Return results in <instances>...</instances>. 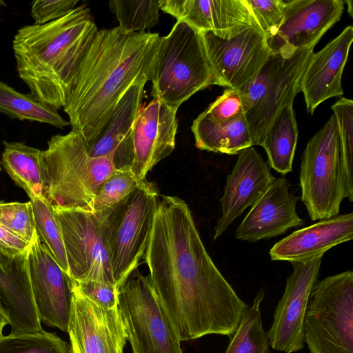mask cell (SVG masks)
<instances>
[{
  "label": "cell",
  "instance_id": "obj_34",
  "mask_svg": "<svg viewBox=\"0 0 353 353\" xmlns=\"http://www.w3.org/2000/svg\"><path fill=\"white\" fill-rule=\"evenodd\" d=\"M130 168L117 169L101 185L92 204V212L97 213L117 204L139 185Z\"/></svg>",
  "mask_w": 353,
  "mask_h": 353
},
{
  "label": "cell",
  "instance_id": "obj_40",
  "mask_svg": "<svg viewBox=\"0 0 353 353\" xmlns=\"http://www.w3.org/2000/svg\"><path fill=\"white\" fill-rule=\"evenodd\" d=\"M29 243L0 225V256L14 259L28 251Z\"/></svg>",
  "mask_w": 353,
  "mask_h": 353
},
{
  "label": "cell",
  "instance_id": "obj_12",
  "mask_svg": "<svg viewBox=\"0 0 353 353\" xmlns=\"http://www.w3.org/2000/svg\"><path fill=\"white\" fill-rule=\"evenodd\" d=\"M201 32L213 85L238 90L257 74L271 53L266 36L256 26L225 38Z\"/></svg>",
  "mask_w": 353,
  "mask_h": 353
},
{
  "label": "cell",
  "instance_id": "obj_27",
  "mask_svg": "<svg viewBox=\"0 0 353 353\" xmlns=\"http://www.w3.org/2000/svg\"><path fill=\"white\" fill-rule=\"evenodd\" d=\"M1 164L12 181L30 197H43L41 150L21 142L3 141Z\"/></svg>",
  "mask_w": 353,
  "mask_h": 353
},
{
  "label": "cell",
  "instance_id": "obj_24",
  "mask_svg": "<svg viewBox=\"0 0 353 353\" xmlns=\"http://www.w3.org/2000/svg\"><path fill=\"white\" fill-rule=\"evenodd\" d=\"M28 253V250L14 259L0 260V301L13 333L43 330L30 281Z\"/></svg>",
  "mask_w": 353,
  "mask_h": 353
},
{
  "label": "cell",
  "instance_id": "obj_14",
  "mask_svg": "<svg viewBox=\"0 0 353 353\" xmlns=\"http://www.w3.org/2000/svg\"><path fill=\"white\" fill-rule=\"evenodd\" d=\"M28 263L33 298L41 322L67 332L72 279L41 243L36 230L29 243Z\"/></svg>",
  "mask_w": 353,
  "mask_h": 353
},
{
  "label": "cell",
  "instance_id": "obj_8",
  "mask_svg": "<svg viewBox=\"0 0 353 353\" xmlns=\"http://www.w3.org/2000/svg\"><path fill=\"white\" fill-rule=\"evenodd\" d=\"M301 160V199L310 219L339 215L342 201L347 198V189L338 124L333 114L309 140Z\"/></svg>",
  "mask_w": 353,
  "mask_h": 353
},
{
  "label": "cell",
  "instance_id": "obj_25",
  "mask_svg": "<svg viewBox=\"0 0 353 353\" xmlns=\"http://www.w3.org/2000/svg\"><path fill=\"white\" fill-rule=\"evenodd\" d=\"M191 130L196 147L202 150L237 154L252 146L244 114L230 120L216 121L203 112L193 121Z\"/></svg>",
  "mask_w": 353,
  "mask_h": 353
},
{
  "label": "cell",
  "instance_id": "obj_13",
  "mask_svg": "<svg viewBox=\"0 0 353 353\" xmlns=\"http://www.w3.org/2000/svg\"><path fill=\"white\" fill-rule=\"evenodd\" d=\"M323 256L291 262L292 273L287 279L284 293L267 332L272 349L292 353L303 347L305 315L310 292L319 275Z\"/></svg>",
  "mask_w": 353,
  "mask_h": 353
},
{
  "label": "cell",
  "instance_id": "obj_31",
  "mask_svg": "<svg viewBox=\"0 0 353 353\" xmlns=\"http://www.w3.org/2000/svg\"><path fill=\"white\" fill-rule=\"evenodd\" d=\"M108 6L125 32H148L159 23V0H112Z\"/></svg>",
  "mask_w": 353,
  "mask_h": 353
},
{
  "label": "cell",
  "instance_id": "obj_5",
  "mask_svg": "<svg viewBox=\"0 0 353 353\" xmlns=\"http://www.w3.org/2000/svg\"><path fill=\"white\" fill-rule=\"evenodd\" d=\"M150 81L154 99L175 110L213 85L201 32L177 21L168 35L160 37Z\"/></svg>",
  "mask_w": 353,
  "mask_h": 353
},
{
  "label": "cell",
  "instance_id": "obj_1",
  "mask_svg": "<svg viewBox=\"0 0 353 353\" xmlns=\"http://www.w3.org/2000/svg\"><path fill=\"white\" fill-rule=\"evenodd\" d=\"M143 258L181 341L234 334L249 305L214 263L181 199L159 195Z\"/></svg>",
  "mask_w": 353,
  "mask_h": 353
},
{
  "label": "cell",
  "instance_id": "obj_6",
  "mask_svg": "<svg viewBox=\"0 0 353 353\" xmlns=\"http://www.w3.org/2000/svg\"><path fill=\"white\" fill-rule=\"evenodd\" d=\"M156 185L146 179L123 200L95 213L105 232L117 288L137 268L146 250L158 207Z\"/></svg>",
  "mask_w": 353,
  "mask_h": 353
},
{
  "label": "cell",
  "instance_id": "obj_7",
  "mask_svg": "<svg viewBox=\"0 0 353 353\" xmlns=\"http://www.w3.org/2000/svg\"><path fill=\"white\" fill-rule=\"evenodd\" d=\"M314 47L299 49L290 56L270 53L257 74L236 90L252 146L261 145L273 119L301 92L302 77Z\"/></svg>",
  "mask_w": 353,
  "mask_h": 353
},
{
  "label": "cell",
  "instance_id": "obj_38",
  "mask_svg": "<svg viewBox=\"0 0 353 353\" xmlns=\"http://www.w3.org/2000/svg\"><path fill=\"white\" fill-rule=\"evenodd\" d=\"M203 112L211 119L224 121L244 114L242 102L236 90L228 88Z\"/></svg>",
  "mask_w": 353,
  "mask_h": 353
},
{
  "label": "cell",
  "instance_id": "obj_21",
  "mask_svg": "<svg viewBox=\"0 0 353 353\" xmlns=\"http://www.w3.org/2000/svg\"><path fill=\"white\" fill-rule=\"evenodd\" d=\"M352 41L353 27L348 26L320 51L312 54L300 85L308 113L312 114L325 100L343 94L342 74Z\"/></svg>",
  "mask_w": 353,
  "mask_h": 353
},
{
  "label": "cell",
  "instance_id": "obj_42",
  "mask_svg": "<svg viewBox=\"0 0 353 353\" xmlns=\"http://www.w3.org/2000/svg\"><path fill=\"white\" fill-rule=\"evenodd\" d=\"M6 3L3 2V1L0 0V6H6Z\"/></svg>",
  "mask_w": 353,
  "mask_h": 353
},
{
  "label": "cell",
  "instance_id": "obj_20",
  "mask_svg": "<svg viewBox=\"0 0 353 353\" xmlns=\"http://www.w3.org/2000/svg\"><path fill=\"white\" fill-rule=\"evenodd\" d=\"M159 6L177 21L223 38L246 27H259L246 0H159Z\"/></svg>",
  "mask_w": 353,
  "mask_h": 353
},
{
  "label": "cell",
  "instance_id": "obj_15",
  "mask_svg": "<svg viewBox=\"0 0 353 353\" xmlns=\"http://www.w3.org/2000/svg\"><path fill=\"white\" fill-rule=\"evenodd\" d=\"M345 3L343 0L285 1L282 24L267 39L270 52L290 56L299 49L315 46L340 20Z\"/></svg>",
  "mask_w": 353,
  "mask_h": 353
},
{
  "label": "cell",
  "instance_id": "obj_30",
  "mask_svg": "<svg viewBox=\"0 0 353 353\" xmlns=\"http://www.w3.org/2000/svg\"><path fill=\"white\" fill-rule=\"evenodd\" d=\"M30 201L35 230L41 243L68 275L61 230L52 205L44 197H34Z\"/></svg>",
  "mask_w": 353,
  "mask_h": 353
},
{
  "label": "cell",
  "instance_id": "obj_28",
  "mask_svg": "<svg viewBox=\"0 0 353 353\" xmlns=\"http://www.w3.org/2000/svg\"><path fill=\"white\" fill-rule=\"evenodd\" d=\"M0 112L10 119L47 123L59 128L70 125L57 112L34 99L17 92L0 80Z\"/></svg>",
  "mask_w": 353,
  "mask_h": 353
},
{
  "label": "cell",
  "instance_id": "obj_16",
  "mask_svg": "<svg viewBox=\"0 0 353 353\" xmlns=\"http://www.w3.org/2000/svg\"><path fill=\"white\" fill-rule=\"evenodd\" d=\"M72 290L70 353H123L127 335L118 306L101 307Z\"/></svg>",
  "mask_w": 353,
  "mask_h": 353
},
{
  "label": "cell",
  "instance_id": "obj_32",
  "mask_svg": "<svg viewBox=\"0 0 353 353\" xmlns=\"http://www.w3.org/2000/svg\"><path fill=\"white\" fill-rule=\"evenodd\" d=\"M0 353H70L69 345L55 333L44 331L0 336Z\"/></svg>",
  "mask_w": 353,
  "mask_h": 353
},
{
  "label": "cell",
  "instance_id": "obj_33",
  "mask_svg": "<svg viewBox=\"0 0 353 353\" xmlns=\"http://www.w3.org/2000/svg\"><path fill=\"white\" fill-rule=\"evenodd\" d=\"M331 108L338 124L347 199L352 202L353 201V101L352 99L343 97L339 99Z\"/></svg>",
  "mask_w": 353,
  "mask_h": 353
},
{
  "label": "cell",
  "instance_id": "obj_18",
  "mask_svg": "<svg viewBox=\"0 0 353 353\" xmlns=\"http://www.w3.org/2000/svg\"><path fill=\"white\" fill-rule=\"evenodd\" d=\"M237 155L235 165L226 177L220 199L221 216L214 228V240L254 205L276 180L268 163L253 146L241 150Z\"/></svg>",
  "mask_w": 353,
  "mask_h": 353
},
{
  "label": "cell",
  "instance_id": "obj_39",
  "mask_svg": "<svg viewBox=\"0 0 353 353\" xmlns=\"http://www.w3.org/2000/svg\"><path fill=\"white\" fill-rule=\"evenodd\" d=\"M78 2V0L34 1L31 6L34 24L43 25L59 19L72 10Z\"/></svg>",
  "mask_w": 353,
  "mask_h": 353
},
{
  "label": "cell",
  "instance_id": "obj_3",
  "mask_svg": "<svg viewBox=\"0 0 353 353\" xmlns=\"http://www.w3.org/2000/svg\"><path fill=\"white\" fill-rule=\"evenodd\" d=\"M98 28L85 4L43 25L21 27L12 48L30 94L54 110L64 108Z\"/></svg>",
  "mask_w": 353,
  "mask_h": 353
},
{
  "label": "cell",
  "instance_id": "obj_22",
  "mask_svg": "<svg viewBox=\"0 0 353 353\" xmlns=\"http://www.w3.org/2000/svg\"><path fill=\"white\" fill-rule=\"evenodd\" d=\"M146 83L139 82L128 89L114 107L99 134L85 144L91 157L113 155L116 169L130 168L132 159V128L141 110Z\"/></svg>",
  "mask_w": 353,
  "mask_h": 353
},
{
  "label": "cell",
  "instance_id": "obj_36",
  "mask_svg": "<svg viewBox=\"0 0 353 353\" xmlns=\"http://www.w3.org/2000/svg\"><path fill=\"white\" fill-rule=\"evenodd\" d=\"M266 38L273 37L279 30L283 20V0H246Z\"/></svg>",
  "mask_w": 353,
  "mask_h": 353
},
{
  "label": "cell",
  "instance_id": "obj_2",
  "mask_svg": "<svg viewBox=\"0 0 353 353\" xmlns=\"http://www.w3.org/2000/svg\"><path fill=\"white\" fill-rule=\"evenodd\" d=\"M159 38L158 33H128L119 26L98 30L63 108L85 144L99 134L132 85L151 80Z\"/></svg>",
  "mask_w": 353,
  "mask_h": 353
},
{
  "label": "cell",
  "instance_id": "obj_37",
  "mask_svg": "<svg viewBox=\"0 0 353 353\" xmlns=\"http://www.w3.org/2000/svg\"><path fill=\"white\" fill-rule=\"evenodd\" d=\"M72 287L101 307L112 309L117 306L118 288L110 283L94 280L72 279Z\"/></svg>",
  "mask_w": 353,
  "mask_h": 353
},
{
  "label": "cell",
  "instance_id": "obj_41",
  "mask_svg": "<svg viewBox=\"0 0 353 353\" xmlns=\"http://www.w3.org/2000/svg\"><path fill=\"white\" fill-rule=\"evenodd\" d=\"M9 324V316L4 306L0 301V336L2 335L3 327Z\"/></svg>",
  "mask_w": 353,
  "mask_h": 353
},
{
  "label": "cell",
  "instance_id": "obj_9",
  "mask_svg": "<svg viewBox=\"0 0 353 353\" xmlns=\"http://www.w3.org/2000/svg\"><path fill=\"white\" fill-rule=\"evenodd\" d=\"M304 341L310 353H353V272L314 285L305 315Z\"/></svg>",
  "mask_w": 353,
  "mask_h": 353
},
{
  "label": "cell",
  "instance_id": "obj_17",
  "mask_svg": "<svg viewBox=\"0 0 353 353\" xmlns=\"http://www.w3.org/2000/svg\"><path fill=\"white\" fill-rule=\"evenodd\" d=\"M175 110L154 99L141 110L132 128L130 170L138 181L175 148L178 128Z\"/></svg>",
  "mask_w": 353,
  "mask_h": 353
},
{
  "label": "cell",
  "instance_id": "obj_19",
  "mask_svg": "<svg viewBox=\"0 0 353 353\" xmlns=\"http://www.w3.org/2000/svg\"><path fill=\"white\" fill-rule=\"evenodd\" d=\"M283 176L276 179L263 195L251 206L235 232V237L250 243L284 234L304 224L296 210L299 198L289 192Z\"/></svg>",
  "mask_w": 353,
  "mask_h": 353
},
{
  "label": "cell",
  "instance_id": "obj_43",
  "mask_svg": "<svg viewBox=\"0 0 353 353\" xmlns=\"http://www.w3.org/2000/svg\"><path fill=\"white\" fill-rule=\"evenodd\" d=\"M1 166H0V171H1Z\"/></svg>",
  "mask_w": 353,
  "mask_h": 353
},
{
  "label": "cell",
  "instance_id": "obj_11",
  "mask_svg": "<svg viewBox=\"0 0 353 353\" xmlns=\"http://www.w3.org/2000/svg\"><path fill=\"white\" fill-rule=\"evenodd\" d=\"M53 210L61 230L70 279L94 280L117 288L99 217L81 209Z\"/></svg>",
  "mask_w": 353,
  "mask_h": 353
},
{
  "label": "cell",
  "instance_id": "obj_4",
  "mask_svg": "<svg viewBox=\"0 0 353 353\" xmlns=\"http://www.w3.org/2000/svg\"><path fill=\"white\" fill-rule=\"evenodd\" d=\"M41 167L43 195L53 208L92 212L99 189L117 170L113 155L91 157L83 137L72 129L50 138L41 150Z\"/></svg>",
  "mask_w": 353,
  "mask_h": 353
},
{
  "label": "cell",
  "instance_id": "obj_23",
  "mask_svg": "<svg viewBox=\"0 0 353 353\" xmlns=\"http://www.w3.org/2000/svg\"><path fill=\"white\" fill-rule=\"evenodd\" d=\"M353 238L352 212L320 220L276 242L269 254L272 261L290 263L323 255L330 248Z\"/></svg>",
  "mask_w": 353,
  "mask_h": 353
},
{
  "label": "cell",
  "instance_id": "obj_26",
  "mask_svg": "<svg viewBox=\"0 0 353 353\" xmlns=\"http://www.w3.org/2000/svg\"><path fill=\"white\" fill-rule=\"evenodd\" d=\"M293 103L285 106L267 130L261 146L268 155L270 168L285 175L292 170L298 128Z\"/></svg>",
  "mask_w": 353,
  "mask_h": 353
},
{
  "label": "cell",
  "instance_id": "obj_29",
  "mask_svg": "<svg viewBox=\"0 0 353 353\" xmlns=\"http://www.w3.org/2000/svg\"><path fill=\"white\" fill-rule=\"evenodd\" d=\"M263 296V291H260L252 305L244 312L224 353H271L260 310Z\"/></svg>",
  "mask_w": 353,
  "mask_h": 353
},
{
  "label": "cell",
  "instance_id": "obj_10",
  "mask_svg": "<svg viewBox=\"0 0 353 353\" xmlns=\"http://www.w3.org/2000/svg\"><path fill=\"white\" fill-rule=\"evenodd\" d=\"M117 306L133 353H183L149 274L135 269L118 289Z\"/></svg>",
  "mask_w": 353,
  "mask_h": 353
},
{
  "label": "cell",
  "instance_id": "obj_35",
  "mask_svg": "<svg viewBox=\"0 0 353 353\" xmlns=\"http://www.w3.org/2000/svg\"><path fill=\"white\" fill-rule=\"evenodd\" d=\"M0 225L30 243L35 232L31 201L0 202Z\"/></svg>",
  "mask_w": 353,
  "mask_h": 353
}]
</instances>
